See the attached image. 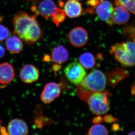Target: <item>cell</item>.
Segmentation results:
<instances>
[{
    "instance_id": "1",
    "label": "cell",
    "mask_w": 135,
    "mask_h": 135,
    "mask_svg": "<svg viewBox=\"0 0 135 135\" xmlns=\"http://www.w3.org/2000/svg\"><path fill=\"white\" fill-rule=\"evenodd\" d=\"M36 14L30 16L25 11L17 13L13 19L14 35L27 44L35 43L42 36V31L36 19Z\"/></svg>"
},
{
    "instance_id": "2",
    "label": "cell",
    "mask_w": 135,
    "mask_h": 135,
    "mask_svg": "<svg viewBox=\"0 0 135 135\" xmlns=\"http://www.w3.org/2000/svg\"><path fill=\"white\" fill-rule=\"evenodd\" d=\"M106 85L105 74L100 70H94L86 75L78 84L76 92L80 99L86 101L92 94L104 91Z\"/></svg>"
},
{
    "instance_id": "3",
    "label": "cell",
    "mask_w": 135,
    "mask_h": 135,
    "mask_svg": "<svg viewBox=\"0 0 135 135\" xmlns=\"http://www.w3.org/2000/svg\"><path fill=\"white\" fill-rule=\"evenodd\" d=\"M110 53L123 66L135 65V39L117 43L111 47Z\"/></svg>"
},
{
    "instance_id": "4",
    "label": "cell",
    "mask_w": 135,
    "mask_h": 135,
    "mask_svg": "<svg viewBox=\"0 0 135 135\" xmlns=\"http://www.w3.org/2000/svg\"><path fill=\"white\" fill-rule=\"evenodd\" d=\"M110 94L103 91L92 94L87 99L88 105L92 113L97 116L107 113L110 109L109 97Z\"/></svg>"
},
{
    "instance_id": "5",
    "label": "cell",
    "mask_w": 135,
    "mask_h": 135,
    "mask_svg": "<svg viewBox=\"0 0 135 135\" xmlns=\"http://www.w3.org/2000/svg\"><path fill=\"white\" fill-rule=\"evenodd\" d=\"M65 74L68 79L75 84H79L86 76L84 68L79 63L74 62L66 67Z\"/></svg>"
},
{
    "instance_id": "6",
    "label": "cell",
    "mask_w": 135,
    "mask_h": 135,
    "mask_svg": "<svg viewBox=\"0 0 135 135\" xmlns=\"http://www.w3.org/2000/svg\"><path fill=\"white\" fill-rule=\"evenodd\" d=\"M96 12L99 18L110 26H112L113 22L112 15L114 9L113 5L107 0H102L96 7Z\"/></svg>"
},
{
    "instance_id": "7",
    "label": "cell",
    "mask_w": 135,
    "mask_h": 135,
    "mask_svg": "<svg viewBox=\"0 0 135 135\" xmlns=\"http://www.w3.org/2000/svg\"><path fill=\"white\" fill-rule=\"evenodd\" d=\"M69 39L72 45L80 47L86 44L88 40V34L84 28L81 27H77L70 31Z\"/></svg>"
},
{
    "instance_id": "8",
    "label": "cell",
    "mask_w": 135,
    "mask_h": 135,
    "mask_svg": "<svg viewBox=\"0 0 135 135\" xmlns=\"http://www.w3.org/2000/svg\"><path fill=\"white\" fill-rule=\"evenodd\" d=\"M61 92L59 85L55 83H49L45 85L41 95V101L46 104L50 103L60 96Z\"/></svg>"
},
{
    "instance_id": "9",
    "label": "cell",
    "mask_w": 135,
    "mask_h": 135,
    "mask_svg": "<svg viewBox=\"0 0 135 135\" xmlns=\"http://www.w3.org/2000/svg\"><path fill=\"white\" fill-rule=\"evenodd\" d=\"M20 77L23 82L31 84L38 80L40 77V73L34 65L26 64L20 70Z\"/></svg>"
},
{
    "instance_id": "10",
    "label": "cell",
    "mask_w": 135,
    "mask_h": 135,
    "mask_svg": "<svg viewBox=\"0 0 135 135\" xmlns=\"http://www.w3.org/2000/svg\"><path fill=\"white\" fill-rule=\"evenodd\" d=\"M8 134L26 135L29 132L28 126L22 119H15L9 122L7 127Z\"/></svg>"
},
{
    "instance_id": "11",
    "label": "cell",
    "mask_w": 135,
    "mask_h": 135,
    "mask_svg": "<svg viewBox=\"0 0 135 135\" xmlns=\"http://www.w3.org/2000/svg\"><path fill=\"white\" fill-rule=\"evenodd\" d=\"M57 9L55 3L52 0H43L39 4L38 13L44 18H51Z\"/></svg>"
},
{
    "instance_id": "12",
    "label": "cell",
    "mask_w": 135,
    "mask_h": 135,
    "mask_svg": "<svg viewBox=\"0 0 135 135\" xmlns=\"http://www.w3.org/2000/svg\"><path fill=\"white\" fill-rule=\"evenodd\" d=\"M15 76L13 66L8 62L0 64V83L6 84L12 81Z\"/></svg>"
},
{
    "instance_id": "13",
    "label": "cell",
    "mask_w": 135,
    "mask_h": 135,
    "mask_svg": "<svg viewBox=\"0 0 135 135\" xmlns=\"http://www.w3.org/2000/svg\"><path fill=\"white\" fill-rule=\"evenodd\" d=\"M130 14L128 11L120 6H116L114 8L112 15L113 22L118 25L126 23L130 19Z\"/></svg>"
},
{
    "instance_id": "14",
    "label": "cell",
    "mask_w": 135,
    "mask_h": 135,
    "mask_svg": "<svg viewBox=\"0 0 135 135\" xmlns=\"http://www.w3.org/2000/svg\"><path fill=\"white\" fill-rule=\"evenodd\" d=\"M81 3L77 1H68L64 6L66 15L70 18L78 17L81 15L82 11Z\"/></svg>"
},
{
    "instance_id": "15",
    "label": "cell",
    "mask_w": 135,
    "mask_h": 135,
    "mask_svg": "<svg viewBox=\"0 0 135 135\" xmlns=\"http://www.w3.org/2000/svg\"><path fill=\"white\" fill-rule=\"evenodd\" d=\"M51 59L56 64L60 65L64 64L69 59L68 51L62 45L56 47L51 52Z\"/></svg>"
},
{
    "instance_id": "16",
    "label": "cell",
    "mask_w": 135,
    "mask_h": 135,
    "mask_svg": "<svg viewBox=\"0 0 135 135\" xmlns=\"http://www.w3.org/2000/svg\"><path fill=\"white\" fill-rule=\"evenodd\" d=\"M129 72L126 70L117 68L109 74L108 81L109 86L114 87L122 80L128 77Z\"/></svg>"
},
{
    "instance_id": "17",
    "label": "cell",
    "mask_w": 135,
    "mask_h": 135,
    "mask_svg": "<svg viewBox=\"0 0 135 135\" xmlns=\"http://www.w3.org/2000/svg\"><path fill=\"white\" fill-rule=\"evenodd\" d=\"M5 45L8 50L13 54L20 53L23 46L22 40L15 35L8 37L5 41Z\"/></svg>"
},
{
    "instance_id": "18",
    "label": "cell",
    "mask_w": 135,
    "mask_h": 135,
    "mask_svg": "<svg viewBox=\"0 0 135 135\" xmlns=\"http://www.w3.org/2000/svg\"><path fill=\"white\" fill-rule=\"evenodd\" d=\"M79 62L84 69L89 70L92 68L95 64V59L92 53L85 52L80 56Z\"/></svg>"
},
{
    "instance_id": "19",
    "label": "cell",
    "mask_w": 135,
    "mask_h": 135,
    "mask_svg": "<svg viewBox=\"0 0 135 135\" xmlns=\"http://www.w3.org/2000/svg\"><path fill=\"white\" fill-rule=\"evenodd\" d=\"M116 6H120L135 15V0H114Z\"/></svg>"
},
{
    "instance_id": "20",
    "label": "cell",
    "mask_w": 135,
    "mask_h": 135,
    "mask_svg": "<svg viewBox=\"0 0 135 135\" xmlns=\"http://www.w3.org/2000/svg\"><path fill=\"white\" fill-rule=\"evenodd\" d=\"M109 131L103 125L98 123L92 126L88 132L89 135H107Z\"/></svg>"
},
{
    "instance_id": "21",
    "label": "cell",
    "mask_w": 135,
    "mask_h": 135,
    "mask_svg": "<svg viewBox=\"0 0 135 135\" xmlns=\"http://www.w3.org/2000/svg\"><path fill=\"white\" fill-rule=\"evenodd\" d=\"M66 15L64 11L59 8L52 17L53 23L57 27L64 21Z\"/></svg>"
},
{
    "instance_id": "22",
    "label": "cell",
    "mask_w": 135,
    "mask_h": 135,
    "mask_svg": "<svg viewBox=\"0 0 135 135\" xmlns=\"http://www.w3.org/2000/svg\"><path fill=\"white\" fill-rule=\"evenodd\" d=\"M10 34L9 30L4 25H0V41L6 40Z\"/></svg>"
},
{
    "instance_id": "23",
    "label": "cell",
    "mask_w": 135,
    "mask_h": 135,
    "mask_svg": "<svg viewBox=\"0 0 135 135\" xmlns=\"http://www.w3.org/2000/svg\"><path fill=\"white\" fill-rule=\"evenodd\" d=\"M103 120L104 122L107 123H112L116 122L118 119L114 118L113 116L110 114L105 115L103 118Z\"/></svg>"
},
{
    "instance_id": "24",
    "label": "cell",
    "mask_w": 135,
    "mask_h": 135,
    "mask_svg": "<svg viewBox=\"0 0 135 135\" xmlns=\"http://www.w3.org/2000/svg\"><path fill=\"white\" fill-rule=\"evenodd\" d=\"M102 0H88V4L90 6H92V8H95L97 5L101 2Z\"/></svg>"
},
{
    "instance_id": "25",
    "label": "cell",
    "mask_w": 135,
    "mask_h": 135,
    "mask_svg": "<svg viewBox=\"0 0 135 135\" xmlns=\"http://www.w3.org/2000/svg\"><path fill=\"white\" fill-rule=\"evenodd\" d=\"M103 120V119L101 116H98L94 118L93 120H92V122L94 123H95V124H98V123H101Z\"/></svg>"
},
{
    "instance_id": "26",
    "label": "cell",
    "mask_w": 135,
    "mask_h": 135,
    "mask_svg": "<svg viewBox=\"0 0 135 135\" xmlns=\"http://www.w3.org/2000/svg\"><path fill=\"white\" fill-rule=\"evenodd\" d=\"M5 50L2 45L0 44V58H2L5 55Z\"/></svg>"
},
{
    "instance_id": "27",
    "label": "cell",
    "mask_w": 135,
    "mask_h": 135,
    "mask_svg": "<svg viewBox=\"0 0 135 135\" xmlns=\"http://www.w3.org/2000/svg\"><path fill=\"white\" fill-rule=\"evenodd\" d=\"M61 66L60 65V64H55L53 65L52 69L55 71H58L59 70H60Z\"/></svg>"
},
{
    "instance_id": "28",
    "label": "cell",
    "mask_w": 135,
    "mask_h": 135,
    "mask_svg": "<svg viewBox=\"0 0 135 135\" xmlns=\"http://www.w3.org/2000/svg\"><path fill=\"white\" fill-rule=\"evenodd\" d=\"M113 130L114 131H118L120 130V128L119 124H114L113 125L112 127Z\"/></svg>"
},
{
    "instance_id": "29",
    "label": "cell",
    "mask_w": 135,
    "mask_h": 135,
    "mask_svg": "<svg viewBox=\"0 0 135 135\" xmlns=\"http://www.w3.org/2000/svg\"><path fill=\"white\" fill-rule=\"evenodd\" d=\"M50 57L48 55H46L44 57V60L45 61H48L50 60Z\"/></svg>"
},
{
    "instance_id": "30",
    "label": "cell",
    "mask_w": 135,
    "mask_h": 135,
    "mask_svg": "<svg viewBox=\"0 0 135 135\" xmlns=\"http://www.w3.org/2000/svg\"><path fill=\"white\" fill-rule=\"evenodd\" d=\"M128 135H135V131H131V132L130 133H129L128 134Z\"/></svg>"
},
{
    "instance_id": "31",
    "label": "cell",
    "mask_w": 135,
    "mask_h": 135,
    "mask_svg": "<svg viewBox=\"0 0 135 135\" xmlns=\"http://www.w3.org/2000/svg\"><path fill=\"white\" fill-rule=\"evenodd\" d=\"M2 121L1 120V119H0V127H1V124Z\"/></svg>"
},
{
    "instance_id": "32",
    "label": "cell",
    "mask_w": 135,
    "mask_h": 135,
    "mask_svg": "<svg viewBox=\"0 0 135 135\" xmlns=\"http://www.w3.org/2000/svg\"><path fill=\"white\" fill-rule=\"evenodd\" d=\"M68 1H72V0H68ZM74 1H79V0H74Z\"/></svg>"
}]
</instances>
